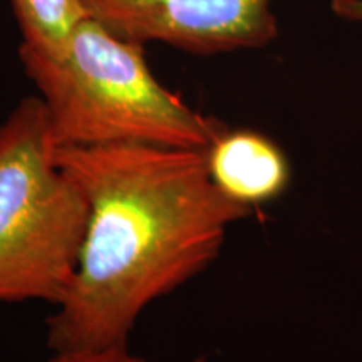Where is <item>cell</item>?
Listing matches in <instances>:
<instances>
[{
    "label": "cell",
    "mask_w": 362,
    "mask_h": 362,
    "mask_svg": "<svg viewBox=\"0 0 362 362\" xmlns=\"http://www.w3.org/2000/svg\"><path fill=\"white\" fill-rule=\"evenodd\" d=\"M88 202L69 291L47 319L51 352L129 346L139 317L220 255L226 230L253 210L210 178L206 151L117 143L54 148Z\"/></svg>",
    "instance_id": "6da1fadb"
},
{
    "label": "cell",
    "mask_w": 362,
    "mask_h": 362,
    "mask_svg": "<svg viewBox=\"0 0 362 362\" xmlns=\"http://www.w3.org/2000/svg\"><path fill=\"white\" fill-rule=\"evenodd\" d=\"M19 59L56 148L141 143L206 151L228 128L165 88L143 44L117 37L90 16L59 47L19 45Z\"/></svg>",
    "instance_id": "7a4b0ae2"
},
{
    "label": "cell",
    "mask_w": 362,
    "mask_h": 362,
    "mask_svg": "<svg viewBox=\"0 0 362 362\" xmlns=\"http://www.w3.org/2000/svg\"><path fill=\"white\" fill-rule=\"evenodd\" d=\"M54 148L39 96L0 123V302L56 307L78 270L88 202Z\"/></svg>",
    "instance_id": "3957f363"
},
{
    "label": "cell",
    "mask_w": 362,
    "mask_h": 362,
    "mask_svg": "<svg viewBox=\"0 0 362 362\" xmlns=\"http://www.w3.org/2000/svg\"><path fill=\"white\" fill-rule=\"evenodd\" d=\"M83 6L117 37L200 56L262 47L279 34L272 0H83Z\"/></svg>",
    "instance_id": "277c9868"
},
{
    "label": "cell",
    "mask_w": 362,
    "mask_h": 362,
    "mask_svg": "<svg viewBox=\"0 0 362 362\" xmlns=\"http://www.w3.org/2000/svg\"><path fill=\"white\" fill-rule=\"evenodd\" d=\"M206 166L215 187L228 200L255 210L277 200L292 181L284 149L265 134L228 129L206 149Z\"/></svg>",
    "instance_id": "5b68a950"
},
{
    "label": "cell",
    "mask_w": 362,
    "mask_h": 362,
    "mask_svg": "<svg viewBox=\"0 0 362 362\" xmlns=\"http://www.w3.org/2000/svg\"><path fill=\"white\" fill-rule=\"evenodd\" d=\"M11 6L21 29V45L42 51L59 47L89 16L83 0H11Z\"/></svg>",
    "instance_id": "8992f818"
},
{
    "label": "cell",
    "mask_w": 362,
    "mask_h": 362,
    "mask_svg": "<svg viewBox=\"0 0 362 362\" xmlns=\"http://www.w3.org/2000/svg\"><path fill=\"white\" fill-rule=\"evenodd\" d=\"M44 362H151L134 354L129 346L106 347V349H83L51 352V357ZM192 362H206L205 356L194 357Z\"/></svg>",
    "instance_id": "52a82bcc"
},
{
    "label": "cell",
    "mask_w": 362,
    "mask_h": 362,
    "mask_svg": "<svg viewBox=\"0 0 362 362\" xmlns=\"http://www.w3.org/2000/svg\"><path fill=\"white\" fill-rule=\"evenodd\" d=\"M332 8L339 17L362 22V0H332Z\"/></svg>",
    "instance_id": "ba28073f"
}]
</instances>
